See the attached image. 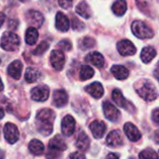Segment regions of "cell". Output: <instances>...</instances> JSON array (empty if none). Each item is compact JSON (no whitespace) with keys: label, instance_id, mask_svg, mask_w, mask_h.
I'll list each match as a JSON object with an SVG mask.
<instances>
[{"label":"cell","instance_id":"6da1fadb","mask_svg":"<svg viewBox=\"0 0 159 159\" xmlns=\"http://www.w3.org/2000/svg\"><path fill=\"white\" fill-rule=\"evenodd\" d=\"M55 113L51 109H42L39 111L36 116L38 131L43 136H50L53 129V121Z\"/></svg>","mask_w":159,"mask_h":159},{"label":"cell","instance_id":"7a4b0ae2","mask_svg":"<svg viewBox=\"0 0 159 159\" xmlns=\"http://www.w3.org/2000/svg\"><path fill=\"white\" fill-rule=\"evenodd\" d=\"M138 95L146 101H152L158 97V92L153 84L147 80H140L135 85Z\"/></svg>","mask_w":159,"mask_h":159},{"label":"cell","instance_id":"3957f363","mask_svg":"<svg viewBox=\"0 0 159 159\" xmlns=\"http://www.w3.org/2000/svg\"><path fill=\"white\" fill-rule=\"evenodd\" d=\"M20 38L13 32H5L0 39V46L7 52H15L20 47Z\"/></svg>","mask_w":159,"mask_h":159},{"label":"cell","instance_id":"277c9868","mask_svg":"<svg viewBox=\"0 0 159 159\" xmlns=\"http://www.w3.org/2000/svg\"><path fill=\"white\" fill-rule=\"evenodd\" d=\"M133 34L140 39H148L153 37V31L143 22L134 21L131 25Z\"/></svg>","mask_w":159,"mask_h":159},{"label":"cell","instance_id":"5b68a950","mask_svg":"<svg viewBox=\"0 0 159 159\" xmlns=\"http://www.w3.org/2000/svg\"><path fill=\"white\" fill-rule=\"evenodd\" d=\"M112 99H113L114 103L117 106L123 108L124 110H125L127 111H131V112L134 111V110H135L134 106L125 98L123 93L119 89H114L113 90V92H112Z\"/></svg>","mask_w":159,"mask_h":159},{"label":"cell","instance_id":"8992f818","mask_svg":"<svg viewBox=\"0 0 159 159\" xmlns=\"http://www.w3.org/2000/svg\"><path fill=\"white\" fill-rule=\"evenodd\" d=\"M4 137L10 144H14L19 139V130L12 123H7L4 126Z\"/></svg>","mask_w":159,"mask_h":159},{"label":"cell","instance_id":"52a82bcc","mask_svg":"<svg viewBox=\"0 0 159 159\" xmlns=\"http://www.w3.org/2000/svg\"><path fill=\"white\" fill-rule=\"evenodd\" d=\"M50 90L46 85H39L31 90V98L38 102L46 101L49 98Z\"/></svg>","mask_w":159,"mask_h":159},{"label":"cell","instance_id":"ba28073f","mask_svg":"<svg viewBox=\"0 0 159 159\" xmlns=\"http://www.w3.org/2000/svg\"><path fill=\"white\" fill-rule=\"evenodd\" d=\"M50 61L54 69H56L58 71L62 70L65 66V63H66V58H65L64 52L60 50H53L51 53Z\"/></svg>","mask_w":159,"mask_h":159},{"label":"cell","instance_id":"9c48e42d","mask_svg":"<svg viewBox=\"0 0 159 159\" xmlns=\"http://www.w3.org/2000/svg\"><path fill=\"white\" fill-rule=\"evenodd\" d=\"M25 17H26L27 23L31 25V27L39 28L44 23L43 15L38 11H33V10L28 11Z\"/></svg>","mask_w":159,"mask_h":159},{"label":"cell","instance_id":"30bf717a","mask_svg":"<svg viewBox=\"0 0 159 159\" xmlns=\"http://www.w3.org/2000/svg\"><path fill=\"white\" fill-rule=\"evenodd\" d=\"M117 50L123 56L134 55L137 52L135 45L128 39H123L117 43Z\"/></svg>","mask_w":159,"mask_h":159},{"label":"cell","instance_id":"8fae6325","mask_svg":"<svg viewBox=\"0 0 159 159\" xmlns=\"http://www.w3.org/2000/svg\"><path fill=\"white\" fill-rule=\"evenodd\" d=\"M103 112L105 117L111 122H117L120 117L118 109L109 101H105L103 103Z\"/></svg>","mask_w":159,"mask_h":159},{"label":"cell","instance_id":"7c38bea8","mask_svg":"<svg viewBox=\"0 0 159 159\" xmlns=\"http://www.w3.org/2000/svg\"><path fill=\"white\" fill-rule=\"evenodd\" d=\"M61 129H62V133L65 136H66V137L71 136L75 132V129H76L75 119L71 115H66L62 120Z\"/></svg>","mask_w":159,"mask_h":159},{"label":"cell","instance_id":"4fadbf2b","mask_svg":"<svg viewBox=\"0 0 159 159\" xmlns=\"http://www.w3.org/2000/svg\"><path fill=\"white\" fill-rule=\"evenodd\" d=\"M124 131H125L126 137L128 138V139L133 141V142H136V141L139 140L140 138H141V133L139 132V130L137 128V126L135 125H133L130 122L125 124Z\"/></svg>","mask_w":159,"mask_h":159},{"label":"cell","instance_id":"5bb4252c","mask_svg":"<svg viewBox=\"0 0 159 159\" xmlns=\"http://www.w3.org/2000/svg\"><path fill=\"white\" fill-rule=\"evenodd\" d=\"M68 102V96L66 92L63 89L54 91L52 95V104L56 108H62L66 106Z\"/></svg>","mask_w":159,"mask_h":159},{"label":"cell","instance_id":"9a60e30c","mask_svg":"<svg viewBox=\"0 0 159 159\" xmlns=\"http://www.w3.org/2000/svg\"><path fill=\"white\" fill-rule=\"evenodd\" d=\"M123 136L120 130H113L109 133L106 139V143L110 147H118L123 144Z\"/></svg>","mask_w":159,"mask_h":159},{"label":"cell","instance_id":"2e32d148","mask_svg":"<svg viewBox=\"0 0 159 159\" xmlns=\"http://www.w3.org/2000/svg\"><path fill=\"white\" fill-rule=\"evenodd\" d=\"M66 148H67V146H66V141H65L64 139H63L61 136H59V135H56L55 137H53V138L50 140V142H49V147H48V149H50V150H53V151L60 152L66 151Z\"/></svg>","mask_w":159,"mask_h":159},{"label":"cell","instance_id":"e0dca14e","mask_svg":"<svg viewBox=\"0 0 159 159\" xmlns=\"http://www.w3.org/2000/svg\"><path fill=\"white\" fill-rule=\"evenodd\" d=\"M89 127L95 139H101L106 132V125L102 121H94Z\"/></svg>","mask_w":159,"mask_h":159},{"label":"cell","instance_id":"ac0fdd59","mask_svg":"<svg viewBox=\"0 0 159 159\" xmlns=\"http://www.w3.org/2000/svg\"><path fill=\"white\" fill-rule=\"evenodd\" d=\"M85 91L94 98H100L104 95V89L100 83L95 82L85 87Z\"/></svg>","mask_w":159,"mask_h":159},{"label":"cell","instance_id":"d6986e66","mask_svg":"<svg viewBox=\"0 0 159 159\" xmlns=\"http://www.w3.org/2000/svg\"><path fill=\"white\" fill-rule=\"evenodd\" d=\"M55 27L61 32H66L69 29V20L63 12H57L55 16Z\"/></svg>","mask_w":159,"mask_h":159},{"label":"cell","instance_id":"ffe728a7","mask_svg":"<svg viewBox=\"0 0 159 159\" xmlns=\"http://www.w3.org/2000/svg\"><path fill=\"white\" fill-rule=\"evenodd\" d=\"M22 70H23V64L21 61L19 60H15L13 61L9 66H8V73L9 75L15 79V80H19L21 78L22 75Z\"/></svg>","mask_w":159,"mask_h":159},{"label":"cell","instance_id":"44dd1931","mask_svg":"<svg viewBox=\"0 0 159 159\" xmlns=\"http://www.w3.org/2000/svg\"><path fill=\"white\" fill-rule=\"evenodd\" d=\"M86 62L88 63H91L92 65L96 66L97 67H103L104 66V64H105V60H104V57L101 53L98 52H93L91 53H89L86 58H85Z\"/></svg>","mask_w":159,"mask_h":159},{"label":"cell","instance_id":"7402d4cb","mask_svg":"<svg viewBox=\"0 0 159 159\" xmlns=\"http://www.w3.org/2000/svg\"><path fill=\"white\" fill-rule=\"evenodd\" d=\"M76 147L80 151H87L90 147V139L85 132H81L76 139Z\"/></svg>","mask_w":159,"mask_h":159},{"label":"cell","instance_id":"603a6c76","mask_svg":"<svg viewBox=\"0 0 159 159\" xmlns=\"http://www.w3.org/2000/svg\"><path fill=\"white\" fill-rule=\"evenodd\" d=\"M111 73L113 74V76L117 79L120 80V81H123V80H125L126 78H128L129 75V71L128 69L124 66H120V65H115L111 67Z\"/></svg>","mask_w":159,"mask_h":159},{"label":"cell","instance_id":"cb8c5ba5","mask_svg":"<svg viewBox=\"0 0 159 159\" xmlns=\"http://www.w3.org/2000/svg\"><path fill=\"white\" fill-rule=\"evenodd\" d=\"M155 56H156V51L154 50V48H152L151 46L143 48L141 51V53H140V58H141L142 62L145 64L150 63Z\"/></svg>","mask_w":159,"mask_h":159},{"label":"cell","instance_id":"d4e9b609","mask_svg":"<svg viewBox=\"0 0 159 159\" xmlns=\"http://www.w3.org/2000/svg\"><path fill=\"white\" fill-rule=\"evenodd\" d=\"M76 12L84 19H89L91 17V9L86 1H82L76 7Z\"/></svg>","mask_w":159,"mask_h":159},{"label":"cell","instance_id":"484cf974","mask_svg":"<svg viewBox=\"0 0 159 159\" xmlns=\"http://www.w3.org/2000/svg\"><path fill=\"white\" fill-rule=\"evenodd\" d=\"M28 149L31 153L35 155H40L44 152V144L39 139H32L29 142Z\"/></svg>","mask_w":159,"mask_h":159},{"label":"cell","instance_id":"4316f807","mask_svg":"<svg viewBox=\"0 0 159 159\" xmlns=\"http://www.w3.org/2000/svg\"><path fill=\"white\" fill-rule=\"evenodd\" d=\"M127 10L125 0H116L112 5V11L117 16H123Z\"/></svg>","mask_w":159,"mask_h":159},{"label":"cell","instance_id":"83f0119b","mask_svg":"<svg viewBox=\"0 0 159 159\" xmlns=\"http://www.w3.org/2000/svg\"><path fill=\"white\" fill-rule=\"evenodd\" d=\"M25 81L29 84L35 83L40 78L41 73L39 72V69L34 68V67H28L25 71Z\"/></svg>","mask_w":159,"mask_h":159},{"label":"cell","instance_id":"f1b7e54d","mask_svg":"<svg viewBox=\"0 0 159 159\" xmlns=\"http://www.w3.org/2000/svg\"><path fill=\"white\" fill-rule=\"evenodd\" d=\"M39 39V32L35 27H29L25 32V42L28 45L36 44Z\"/></svg>","mask_w":159,"mask_h":159},{"label":"cell","instance_id":"f546056e","mask_svg":"<svg viewBox=\"0 0 159 159\" xmlns=\"http://www.w3.org/2000/svg\"><path fill=\"white\" fill-rule=\"evenodd\" d=\"M94 74L95 71L90 66H84L80 70V79L81 81H87L94 76Z\"/></svg>","mask_w":159,"mask_h":159},{"label":"cell","instance_id":"4dcf8cb0","mask_svg":"<svg viewBox=\"0 0 159 159\" xmlns=\"http://www.w3.org/2000/svg\"><path fill=\"white\" fill-rule=\"evenodd\" d=\"M139 159H159V156L152 149H145L139 154Z\"/></svg>","mask_w":159,"mask_h":159},{"label":"cell","instance_id":"1f68e13d","mask_svg":"<svg viewBox=\"0 0 159 159\" xmlns=\"http://www.w3.org/2000/svg\"><path fill=\"white\" fill-rule=\"evenodd\" d=\"M79 45H80V48H81L82 50H88V49L93 48L96 45V41H95L94 39L86 37V38L83 39L81 41H80Z\"/></svg>","mask_w":159,"mask_h":159},{"label":"cell","instance_id":"d6a6232c","mask_svg":"<svg viewBox=\"0 0 159 159\" xmlns=\"http://www.w3.org/2000/svg\"><path fill=\"white\" fill-rule=\"evenodd\" d=\"M49 43L47 41H42L40 42V44L34 50L33 53L35 55H42L48 49H49Z\"/></svg>","mask_w":159,"mask_h":159},{"label":"cell","instance_id":"836d02e7","mask_svg":"<svg viewBox=\"0 0 159 159\" xmlns=\"http://www.w3.org/2000/svg\"><path fill=\"white\" fill-rule=\"evenodd\" d=\"M84 27H85V25L83 22H81L77 18H73V20H72V28L74 30H76V31H82V30L84 29Z\"/></svg>","mask_w":159,"mask_h":159},{"label":"cell","instance_id":"e575fe53","mask_svg":"<svg viewBox=\"0 0 159 159\" xmlns=\"http://www.w3.org/2000/svg\"><path fill=\"white\" fill-rule=\"evenodd\" d=\"M57 46H58L59 48H61V50H64V51H70L71 48H72L71 42H70L69 40H67V39H63V40H61V41L57 44Z\"/></svg>","mask_w":159,"mask_h":159},{"label":"cell","instance_id":"d590c367","mask_svg":"<svg viewBox=\"0 0 159 159\" xmlns=\"http://www.w3.org/2000/svg\"><path fill=\"white\" fill-rule=\"evenodd\" d=\"M61 154H62V152H56V151L48 149L46 156L48 159H61Z\"/></svg>","mask_w":159,"mask_h":159},{"label":"cell","instance_id":"8d00e7d4","mask_svg":"<svg viewBox=\"0 0 159 159\" xmlns=\"http://www.w3.org/2000/svg\"><path fill=\"white\" fill-rule=\"evenodd\" d=\"M58 4L61 8L67 10L72 7L73 0H58Z\"/></svg>","mask_w":159,"mask_h":159},{"label":"cell","instance_id":"74e56055","mask_svg":"<svg viewBox=\"0 0 159 159\" xmlns=\"http://www.w3.org/2000/svg\"><path fill=\"white\" fill-rule=\"evenodd\" d=\"M152 119L156 125H159V109H155V110L152 111Z\"/></svg>","mask_w":159,"mask_h":159},{"label":"cell","instance_id":"f35d334b","mask_svg":"<svg viewBox=\"0 0 159 159\" xmlns=\"http://www.w3.org/2000/svg\"><path fill=\"white\" fill-rule=\"evenodd\" d=\"M69 159H85V156L82 152H72L69 155Z\"/></svg>","mask_w":159,"mask_h":159},{"label":"cell","instance_id":"ab89813d","mask_svg":"<svg viewBox=\"0 0 159 159\" xmlns=\"http://www.w3.org/2000/svg\"><path fill=\"white\" fill-rule=\"evenodd\" d=\"M106 159H120V158H119V155L118 154L113 153V152H111V153H109L106 156Z\"/></svg>","mask_w":159,"mask_h":159},{"label":"cell","instance_id":"60d3db41","mask_svg":"<svg viewBox=\"0 0 159 159\" xmlns=\"http://www.w3.org/2000/svg\"><path fill=\"white\" fill-rule=\"evenodd\" d=\"M153 140L155 141V143L159 144V129H157L154 134H153Z\"/></svg>","mask_w":159,"mask_h":159},{"label":"cell","instance_id":"b9f144b4","mask_svg":"<svg viewBox=\"0 0 159 159\" xmlns=\"http://www.w3.org/2000/svg\"><path fill=\"white\" fill-rule=\"evenodd\" d=\"M6 20V15L3 12H0V27H1Z\"/></svg>","mask_w":159,"mask_h":159},{"label":"cell","instance_id":"7bdbcfd3","mask_svg":"<svg viewBox=\"0 0 159 159\" xmlns=\"http://www.w3.org/2000/svg\"><path fill=\"white\" fill-rule=\"evenodd\" d=\"M153 75H154L155 79H156L157 81L159 82V66L154 69V71H153Z\"/></svg>","mask_w":159,"mask_h":159},{"label":"cell","instance_id":"ee69618b","mask_svg":"<svg viewBox=\"0 0 159 159\" xmlns=\"http://www.w3.org/2000/svg\"><path fill=\"white\" fill-rule=\"evenodd\" d=\"M4 115H5V112H4L3 109H2V108H0V120H1V119L4 117Z\"/></svg>","mask_w":159,"mask_h":159},{"label":"cell","instance_id":"f6af8a7d","mask_svg":"<svg viewBox=\"0 0 159 159\" xmlns=\"http://www.w3.org/2000/svg\"><path fill=\"white\" fill-rule=\"evenodd\" d=\"M3 89H4V84H3V83H2L1 78H0V92L3 91Z\"/></svg>","mask_w":159,"mask_h":159},{"label":"cell","instance_id":"bcb514c9","mask_svg":"<svg viewBox=\"0 0 159 159\" xmlns=\"http://www.w3.org/2000/svg\"><path fill=\"white\" fill-rule=\"evenodd\" d=\"M3 157H4V153L1 150H0V159H3Z\"/></svg>","mask_w":159,"mask_h":159},{"label":"cell","instance_id":"7dc6e473","mask_svg":"<svg viewBox=\"0 0 159 159\" xmlns=\"http://www.w3.org/2000/svg\"><path fill=\"white\" fill-rule=\"evenodd\" d=\"M20 1H22V2H26L27 0H20Z\"/></svg>","mask_w":159,"mask_h":159},{"label":"cell","instance_id":"c3c4849f","mask_svg":"<svg viewBox=\"0 0 159 159\" xmlns=\"http://www.w3.org/2000/svg\"><path fill=\"white\" fill-rule=\"evenodd\" d=\"M158 153H159V152H158ZM158 156H159V155H158Z\"/></svg>","mask_w":159,"mask_h":159}]
</instances>
